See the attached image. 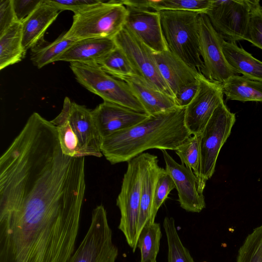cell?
I'll return each mask as SVG.
<instances>
[{"label": "cell", "mask_w": 262, "mask_h": 262, "mask_svg": "<svg viewBox=\"0 0 262 262\" xmlns=\"http://www.w3.org/2000/svg\"><path fill=\"white\" fill-rule=\"evenodd\" d=\"M127 10L125 26L155 53L168 50L159 11L124 5Z\"/></svg>", "instance_id": "obj_14"}, {"label": "cell", "mask_w": 262, "mask_h": 262, "mask_svg": "<svg viewBox=\"0 0 262 262\" xmlns=\"http://www.w3.org/2000/svg\"><path fill=\"white\" fill-rule=\"evenodd\" d=\"M203 262H207V261H203Z\"/></svg>", "instance_id": "obj_37"}, {"label": "cell", "mask_w": 262, "mask_h": 262, "mask_svg": "<svg viewBox=\"0 0 262 262\" xmlns=\"http://www.w3.org/2000/svg\"><path fill=\"white\" fill-rule=\"evenodd\" d=\"M227 100L262 102V80L235 75L222 84Z\"/></svg>", "instance_id": "obj_23"}, {"label": "cell", "mask_w": 262, "mask_h": 262, "mask_svg": "<svg viewBox=\"0 0 262 262\" xmlns=\"http://www.w3.org/2000/svg\"><path fill=\"white\" fill-rule=\"evenodd\" d=\"M16 21L13 0H1L0 35Z\"/></svg>", "instance_id": "obj_34"}, {"label": "cell", "mask_w": 262, "mask_h": 262, "mask_svg": "<svg viewBox=\"0 0 262 262\" xmlns=\"http://www.w3.org/2000/svg\"><path fill=\"white\" fill-rule=\"evenodd\" d=\"M236 262H262V225L246 237L238 250Z\"/></svg>", "instance_id": "obj_30"}, {"label": "cell", "mask_w": 262, "mask_h": 262, "mask_svg": "<svg viewBox=\"0 0 262 262\" xmlns=\"http://www.w3.org/2000/svg\"><path fill=\"white\" fill-rule=\"evenodd\" d=\"M118 254L106 211L103 205H98L92 211L86 234L69 262H116Z\"/></svg>", "instance_id": "obj_8"}, {"label": "cell", "mask_w": 262, "mask_h": 262, "mask_svg": "<svg viewBox=\"0 0 262 262\" xmlns=\"http://www.w3.org/2000/svg\"><path fill=\"white\" fill-rule=\"evenodd\" d=\"M60 12L47 0H42L34 12L22 23L23 46L26 51L37 46Z\"/></svg>", "instance_id": "obj_20"}, {"label": "cell", "mask_w": 262, "mask_h": 262, "mask_svg": "<svg viewBox=\"0 0 262 262\" xmlns=\"http://www.w3.org/2000/svg\"><path fill=\"white\" fill-rule=\"evenodd\" d=\"M116 47L114 39L93 38L76 41L56 61L99 64Z\"/></svg>", "instance_id": "obj_19"}, {"label": "cell", "mask_w": 262, "mask_h": 262, "mask_svg": "<svg viewBox=\"0 0 262 262\" xmlns=\"http://www.w3.org/2000/svg\"><path fill=\"white\" fill-rule=\"evenodd\" d=\"M113 39L117 47L127 57L136 75L144 78L158 90L174 97L161 75L154 52L150 48L125 25Z\"/></svg>", "instance_id": "obj_9"}, {"label": "cell", "mask_w": 262, "mask_h": 262, "mask_svg": "<svg viewBox=\"0 0 262 262\" xmlns=\"http://www.w3.org/2000/svg\"><path fill=\"white\" fill-rule=\"evenodd\" d=\"M235 122V114L230 112L224 101L216 108L201 134L200 166L197 178L202 192L206 182L214 173L220 151Z\"/></svg>", "instance_id": "obj_6"}, {"label": "cell", "mask_w": 262, "mask_h": 262, "mask_svg": "<svg viewBox=\"0 0 262 262\" xmlns=\"http://www.w3.org/2000/svg\"><path fill=\"white\" fill-rule=\"evenodd\" d=\"M199 85V80H198L179 91L174 95V99L177 105L180 107H186L196 94Z\"/></svg>", "instance_id": "obj_36"}, {"label": "cell", "mask_w": 262, "mask_h": 262, "mask_svg": "<svg viewBox=\"0 0 262 262\" xmlns=\"http://www.w3.org/2000/svg\"><path fill=\"white\" fill-rule=\"evenodd\" d=\"M163 226L168 246V262H194L189 250L183 244L173 217L164 218Z\"/></svg>", "instance_id": "obj_26"}, {"label": "cell", "mask_w": 262, "mask_h": 262, "mask_svg": "<svg viewBox=\"0 0 262 262\" xmlns=\"http://www.w3.org/2000/svg\"><path fill=\"white\" fill-rule=\"evenodd\" d=\"M199 47L204 71L208 79L223 83L237 73L230 67L224 56L222 44L224 40L212 27L206 14H199Z\"/></svg>", "instance_id": "obj_11"}, {"label": "cell", "mask_w": 262, "mask_h": 262, "mask_svg": "<svg viewBox=\"0 0 262 262\" xmlns=\"http://www.w3.org/2000/svg\"><path fill=\"white\" fill-rule=\"evenodd\" d=\"M118 79L128 84L149 116L179 107L173 96L158 90L138 75L122 76Z\"/></svg>", "instance_id": "obj_16"}, {"label": "cell", "mask_w": 262, "mask_h": 262, "mask_svg": "<svg viewBox=\"0 0 262 262\" xmlns=\"http://www.w3.org/2000/svg\"><path fill=\"white\" fill-rule=\"evenodd\" d=\"M199 88L185 107L184 122L192 135H201L216 108L224 101L222 84L212 81L201 74Z\"/></svg>", "instance_id": "obj_12"}, {"label": "cell", "mask_w": 262, "mask_h": 262, "mask_svg": "<svg viewBox=\"0 0 262 262\" xmlns=\"http://www.w3.org/2000/svg\"><path fill=\"white\" fill-rule=\"evenodd\" d=\"M124 5H129L156 11H187L205 14L211 0H123Z\"/></svg>", "instance_id": "obj_24"}, {"label": "cell", "mask_w": 262, "mask_h": 262, "mask_svg": "<svg viewBox=\"0 0 262 262\" xmlns=\"http://www.w3.org/2000/svg\"><path fill=\"white\" fill-rule=\"evenodd\" d=\"M168 50L203 74L199 47V14L187 11H159Z\"/></svg>", "instance_id": "obj_3"}, {"label": "cell", "mask_w": 262, "mask_h": 262, "mask_svg": "<svg viewBox=\"0 0 262 262\" xmlns=\"http://www.w3.org/2000/svg\"><path fill=\"white\" fill-rule=\"evenodd\" d=\"M185 107L149 116L136 125L102 139L101 150L112 164L128 162L146 150H176L192 136L184 122Z\"/></svg>", "instance_id": "obj_1"}, {"label": "cell", "mask_w": 262, "mask_h": 262, "mask_svg": "<svg viewBox=\"0 0 262 262\" xmlns=\"http://www.w3.org/2000/svg\"><path fill=\"white\" fill-rule=\"evenodd\" d=\"M99 65L106 73L116 78L136 74L125 54L117 46Z\"/></svg>", "instance_id": "obj_28"}, {"label": "cell", "mask_w": 262, "mask_h": 262, "mask_svg": "<svg viewBox=\"0 0 262 262\" xmlns=\"http://www.w3.org/2000/svg\"><path fill=\"white\" fill-rule=\"evenodd\" d=\"M157 66L174 95L184 87L198 81L201 73L168 50L155 53Z\"/></svg>", "instance_id": "obj_17"}, {"label": "cell", "mask_w": 262, "mask_h": 262, "mask_svg": "<svg viewBox=\"0 0 262 262\" xmlns=\"http://www.w3.org/2000/svg\"><path fill=\"white\" fill-rule=\"evenodd\" d=\"M127 10L122 1H101L74 14L64 37L75 41L93 38L113 39L124 27Z\"/></svg>", "instance_id": "obj_4"}, {"label": "cell", "mask_w": 262, "mask_h": 262, "mask_svg": "<svg viewBox=\"0 0 262 262\" xmlns=\"http://www.w3.org/2000/svg\"><path fill=\"white\" fill-rule=\"evenodd\" d=\"M60 12L70 10L74 14L100 3L101 0H47Z\"/></svg>", "instance_id": "obj_33"}, {"label": "cell", "mask_w": 262, "mask_h": 262, "mask_svg": "<svg viewBox=\"0 0 262 262\" xmlns=\"http://www.w3.org/2000/svg\"><path fill=\"white\" fill-rule=\"evenodd\" d=\"M70 67L77 81L103 101L146 113L128 84L109 75L99 64L71 62Z\"/></svg>", "instance_id": "obj_5"}, {"label": "cell", "mask_w": 262, "mask_h": 262, "mask_svg": "<svg viewBox=\"0 0 262 262\" xmlns=\"http://www.w3.org/2000/svg\"><path fill=\"white\" fill-rule=\"evenodd\" d=\"M161 151L165 163V170L174 182L180 206L188 212H200L205 208L206 204L198 178L184 164L177 163L166 150Z\"/></svg>", "instance_id": "obj_13"}, {"label": "cell", "mask_w": 262, "mask_h": 262, "mask_svg": "<svg viewBox=\"0 0 262 262\" xmlns=\"http://www.w3.org/2000/svg\"><path fill=\"white\" fill-rule=\"evenodd\" d=\"M244 40L262 50V7L259 1L251 0L250 19Z\"/></svg>", "instance_id": "obj_31"}, {"label": "cell", "mask_w": 262, "mask_h": 262, "mask_svg": "<svg viewBox=\"0 0 262 262\" xmlns=\"http://www.w3.org/2000/svg\"><path fill=\"white\" fill-rule=\"evenodd\" d=\"M223 51L230 67L251 79L262 80V61L256 59L236 42L223 41Z\"/></svg>", "instance_id": "obj_21"}, {"label": "cell", "mask_w": 262, "mask_h": 262, "mask_svg": "<svg viewBox=\"0 0 262 262\" xmlns=\"http://www.w3.org/2000/svg\"><path fill=\"white\" fill-rule=\"evenodd\" d=\"M250 9L251 0H211L205 14L225 41L236 42L245 39Z\"/></svg>", "instance_id": "obj_10"}, {"label": "cell", "mask_w": 262, "mask_h": 262, "mask_svg": "<svg viewBox=\"0 0 262 262\" xmlns=\"http://www.w3.org/2000/svg\"><path fill=\"white\" fill-rule=\"evenodd\" d=\"M162 236L159 223H147L138 237L137 247L140 251V262H157Z\"/></svg>", "instance_id": "obj_25"}, {"label": "cell", "mask_w": 262, "mask_h": 262, "mask_svg": "<svg viewBox=\"0 0 262 262\" xmlns=\"http://www.w3.org/2000/svg\"><path fill=\"white\" fill-rule=\"evenodd\" d=\"M55 126L63 152L73 157L103 155L102 138L95 122L92 111L65 97L59 114L50 121Z\"/></svg>", "instance_id": "obj_2"}, {"label": "cell", "mask_w": 262, "mask_h": 262, "mask_svg": "<svg viewBox=\"0 0 262 262\" xmlns=\"http://www.w3.org/2000/svg\"><path fill=\"white\" fill-rule=\"evenodd\" d=\"M174 188H175V185L173 180L166 172L165 169L163 168L157 183L151 216L148 223H153L155 222L159 208L167 199L169 193Z\"/></svg>", "instance_id": "obj_32"}, {"label": "cell", "mask_w": 262, "mask_h": 262, "mask_svg": "<svg viewBox=\"0 0 262 262\" xmlns=\"http://www.w3.org/2000/svg\"><path fill=\"white\" fill-rule=\"evenodd\" d=\"M22 23L16 21L0 35V70L21 61L26 51L23 46Z\"/></svg>", "instance_id": "obj_22"}, {"label": "cell", "mask_w": 262, "mask_h": 262, "mask_svg": "<svg viewBox=\"0 0 262 262\" xmlns=\"http://www.w3.org/2000/svg\"><path fill=\"white\" fill-rule=\"evenodd\" d=\"M201 135H192L187 138L176 150L181 163L192 170L198 176L201 160Z\"/></svg>", "instance_id": "obj_29"}, {"label": "cell", "mask_w": 262, "mask_h": 262, "mask_svg": "<svg viewBox=\"0 0 262 262\" xmlns=\"http://www.w3.org/2000/svg\"><path fill=\"white\" fill-rule=\"evenodd\" d=\"M42 0H13L16 19L22 23L39 5Z\"/></svg>", "instance_id": "obj_35"}, {"label": "cell", "mask_w": 262, "mask_h": 262, "mask_svg": "<svg viewBox=\"0 0 262 262\" xmlns=\"http://www.w3.org/2000/svg\"><path fill=\"white\" fill-rule=\"evenodd\" d=\"M141 154L127 162V167L116 200L120 219L118 229L135 252L138 244V223L142 186Z\"/></svg>", "instance_id": "obj_7"}, {"label": "cell", "mask_w": 262, "mask_h": 262, "mask_svg": "<svg viewBox=\"0 0 262 262\" xmlns=\"http://www.w3.org/2000/svg\"><path fill=\"white\" fill-rule=\"evenodd\" d=\"M76 41L67 39L63 34L53 42L39 48H35L31 55V60L38 69L56 61L57 58Z\"/></svg>", "instance_id": "obj_27"}, {"label": "cell", "mask_w": 262, "mask_h": 262, "mask_svg": "<svg viewBox=\"0 0 262 262\" xmlns=\"http://www.w3.org/2000/svg\"><path fill=\"white\" fill-rule=\"evenodd\" d=\"M141 156L142 186L138 223V235L150 220L157 183L163 168L159 166L156 156L143 152Z\"/></svg>", "instance_id": "obj_18"}, {"label": "cell", "mask_w": 262, "mask_h": 262, "mask_svg": "<svg viewBox=\"0 0 262 262\" xmlns=\"http://www.w3.org/2000/svg\"><path fill=\"white\" fill-rule=\"evenodd\" d=\"M92 113L102 139L130 128L149 116L146 113L106 101L97 105Z\"/></svg>", "instance_id": "obj_15"}]
</instances>
